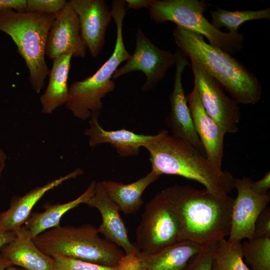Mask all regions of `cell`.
<instances>
[{
    "mask_svg": "<svg viewBox=\"0 0 270 270\" xmlns=\"http://www.w3.org/2000/svg\"><path fill=\"white\" fill-rule=\"evenodd\" d=\"M176 213L184 240L201 246L218 244L228 236L234 198L186 185L168 186L160 192Z\"/></svg>",
    "mask_w": 270,
    "mask_h": 270,
    "instance_id": "cell-1",
    "label": "cell"
},
{
    "mask_svg": "<svg viewBox=\"0 0 270 270\" xmlns=\"http://www.w3.org/2000/svg\"><path fill=\"white\" fill-rule=\"evenodd\" d=\"M150 154L152 170L160 175H175L194 180L218 196L234 188V178L216 168L200 151L165 129L153 135L144 146Z\"/></svg>",
    "mask_w": 270,
    "mask_h": 270,
    "instance_id": "cell-2",
    "label": "cell"
},
{
    "mask_svg": "<svg viewBox=\"0 0 270 270\" xmlns=\"http://www.w3.org/2000/svg\"><path fill=\"white\" fill-rule=\"evenodd\" d=\"M172 35L180 50L214 78L238 104H254L259 102L262 93L260 82L231 54L182 27L176 26Z\"/></svg>",
    "mask_w": 270,
    "mask_h": 270,
    "instance_id": "cell-3",
    "label": "cell"
},
{
    "mask_svg": "<svg viewBox=\"0 0 270 270\" xmlns=\"http://www.w3.org/2000/svg\"><path fill=\"white\" fill-rule=\"evenodd\" d=\"M56 18L52 13L0 11V30L10 36L24 59L29 82L36 94L45 86L50 70L45 60L48 36Z\"/></svg>",
    "mask_w": 270,
    "mask_h": 270,
    "instance_id": "cell-4",
    "label": "cell"
},
{
    "mask_svg": "<svg viewBox=\"0 0 270 270\" xmlns=\"http://www.w3.org/2000/svg\"><path fill=\"white\" fill-rule=\"evenodd\" d=\"M126 10L124 0L112 1L111 10L116 28L112 54L94 74L83 80L74 82L68 86L69 96L66 107L78 119L86 120L94 113H100L103 108L102 99L116 88L112 78L114 72L131 56L126 48L122 34L123 20Z\"/></svg>",
    "mask_w": 270,
    "mask_h": 270,
    "instance_id": "cell-5",
    "label": "cell"
},
{
    "mask_svg": "<svg viewBox=\"0 0 270 270\" xmlns=\"http://www.w3.org/2000/svg\"><path fill=\"white\" fill-rule=\"evenodd\" d=\"M90 224L58 226L33 238L37 247L50 256L59 255L101 266L115 267L124 255L118 246L99 236Z\"/></svg>",
    "mask_w": 270,
    "mask_h": 270,
    "instance_id": "cell-6",
    "label": "cell"
},
{
    "mask_svg": "<svg viewBox=\"0 0 270 270\" xmlns=\"http://www.w3.org/2000/svg\"><path fill=\"white\" fill-rule=\"evenodd\" d=\"M206 6L203 0H152L148 9L150 18L156 24L174 22L204 36L210 45L230 54L241 51L244 36L225 32L215 28L204 15Z\"/></svg>",
    "mask_w": 270,
    "mask_h": 270,
    "instance_id": "cell-7",
    "label": "cell"
},
{
    "mask_svg": "<svg viewBox=\"0 0 270 270\" xmlns=\"http://www.w3.org/2000/svg\"><path fill=\"white\" fill-rule=\"evenodd\" d=\"M136 235L140 255L154 254L184 240L178 218L160 192L146 204Z\"/></svg>",
    "mask_w": 270,
    "mask_h": 270,
    "instance_id": "cell-8",
    "label": "cell"
},
{
    "mask_svg": "<svg viewBox=\"0 0 270 270\" xmlns=\"http://www.w3.org/2000/svg\"><path fill=\"white\" fill-rule=\"evenodd\" d=\"M178 50L161 49L154 44L140 28L136 34V46L134 53L122 67L114 72L112 78L135 71H141L146 76V80L142 90L149 92L155 88L167 71L176 64Z\"/></svg>",
    "mask_w": 270,
    "mask_h": 270,
    "instance_id": "cell-9",
    "label": "cell"
},
{
    "mask_svg": "<svg viewBox=\"0 0 270 270\" xmlns=\"http://www.w3.org/2000/svg\"><path fill=\"white\" fill-rule=\"evenodd\" d=\"M200 100L206 112L226 133H235L240 119L238 104L227 96L220 84L196 62L190 65Z\"/></svg>",
    "mask_w": 270,
    "mask_h": 270,
    "instance_id": "cell-10",
    "label": "cell"
},
{
    "mask_svg": "<svg viewBox=\"0 0 270 270\" xmlns=\"http://www.w3.org/2000/svg\"><path fill=\"white\" fill-rule=\"evenodd\" d=\"M252 181L246 176L234 178V188L238 194L234 199L229 242L252 238L255 222L270 201L269 193L261 195L254 192L251 187Z\"/></svg>",
    "mask_w": 270,
    "mask_h": 270,
    "instance_id": "cell-11",
    "label": "cell"
},
{
    "mask_svg": "<svg viewBox=\"0 0 270 270\" xmlns=\"http://www.w3.org/2000/svg\"><path fill=\"white\" fill-rule=\"evenodd\" d=\"M87 47L82 37L78 15L69 2L58 14L48 32L46 55L54 60L62 54L84 58Z\"/></svg>",
    "mask_w": 270,
    "mask_h": 270,
    "instance_id": "cell-12",
    "label": "cell"
},
{
    "mask_svg": "<svg viewBox=\"0 0 270 270\" xmlns=\"http://www.w3.org/2000/svg\"><path fill=\"white\" fill-rule=\"evenodd\" d=\"M188 65L186 56L178 50L174 88L170 96V112L166 124L171 134L202 151L204 149L195 130L182 84V73Z\"/></svg>",
    "mask_w": 270,
    "mask_h": 270,
    "instance_id": "cell-13",
    "label": "cell"
},
{
    "mask_svg": "<svg viewBox=\"0 0 270 270\" xmlns=\"http://www.w3.org/2000/svg\"><path fill=\"white\" fill-rule=\"evenodd\" d=\"M76 13L87 50L93 58L102 52L107 28L112 19L111 10L104 0H71Z\"/></svg>",
    "mask_w": 270,
    "mask_h": 270,
    "instance_id": "cell-14",
    "label": "cell"
},
{
    "mask_svg": "<svg viewBox=\"0 0 270 270\" xmlns=\"http://www.w3.org/2000/svg\"><path fill=\"white\" fill-rule=\"evenodd\" d=\"M86 204L100 212L102 222L98 229L105 238L121 248L125 254L139 252L136 246L130 240L120 209L108 196L101 182H96L93 194Z\"/></svg>",
    "mask_w": 270,
    "mask_h": 270,
    "instance_id": "cell-15",
    "label": "cell"
},
{
    "mask_svg": "<svg viewBox=\"0 0 270 270\" xmlns=\"http://www.w3.org/2000/svg\"><path fill=\"white\" fill-rule=\"evenodd\" d=\"M186 98L198 136L206 156L214 165L222 169L225 132L206 112L194 86Z\"/></svg>",
    "mask_w": 270,
    "mask_h": 270,
    "instance_id": "cell-16",
    "label": "cell"
},
{
    "mask_svg": "<svg viewBox=\"0 0 270 270\" xmlns=\"http://www.w3.org/2000/svg\"><path fill=\"white\" fill-rule=\"evenodd\" d=\"M84 170L78 168L70 173L52 180L42 186L30 190L22 196H14L9 208L0 213V222L5 230L16 232L28 218L36 204L48 191L64 182L82 174Z\"/></svg>",
    "mask_w": 270,
    "mask_h": 270,
    "instance_id": "cell-17",
    "label": "cell"
},
{
    "mask_svg": "<svg viewBox=\"0 0 270 270\" xmlns=\"http://www.w3.org/2000/svg\"><path fill=\"white\" fill-rule=\"evenodd\" d=\"M100 113H94L89 121L90 128L84 134L89 138L91 148L103 144H110L116 149L121 157L137 156L142 147L150 141L153 135L137 134L132 131L122 128L114 130L104 129L99 124L98 118Z\"/></svg>",
    "mask_w": 270,
    "mask_h": 270,
    "instance_id": "cell-18",
    "label": "cell"
},
{
    "mask_svg": "<svg viewBox=\"0 0 270 270\" xmlns=\"http://www.w3.org/2000/svg\"><path fill=\"white\" fill-rule=\"evenodd\" d=\"M16 233V238L0 250L12 265L26 270H54V258L37 247L24 226Z\"/></svg>",
    "mask_w": 270,
    "mask_h": 270,
    "instance_id": "cell-19",
    "label": "cell"
},
{
    "mask_svg": "<svg viewBox=\"0 0 270 270\" xmlns=\"http://www.w3.org/2000/svg\"><path fill=\"white\" fill-rule=\"evenodd\" d=\"M202 246L182 240L154 254L138 256L140 270H183Z\"/></svg>",
    "mask_w": 270,
    "mask_h": 270,
    "instance_id": "cell-20",
    "label": "cell"
},
{
    "mask_svg": "<svg viewBox=\"0 0 270 270\" xmlns=\"http://www.w3.org/2000/svg\"><path fill=\"white\" fill-rule=\"evenodd\" d=\"M161 176L151 170L137 180L125 184L114 180H103L102 185L120 212L126 214L137 212L144 204L142 195L145 190Z\"/></svg>",
    "mask_w": 270,
    "mask_h": 270,
    "instance_id": "cell-21",
    "label": "cell"
},
{
    "mask_svg": "<svg viewBox=\"0 0 270 270\" xmlns=\"http://www.w3.org/2000/svg\"><path fill=\"white\" fill-rule=\"evenodd\" d=\"M72 57V54H68L53 60L48 84L40 97L43 114H50L67 102L69 96L68 80Z\"/></svg>",
    "mask_w": 270,
    "mask_h": 270,
    "instance_id": "cell-22",
    "label": "cell"
},
{
    "mask_svg": "<svg viewBox=\"0 0 270 270\" xmlns=\"http://www.w3.org/2000/svg\"><path fill=\"white\" fill-rule=\"evenodd\" d=\"M96 181L90 182L86 190L76 199L64 204H45L44 210L32 212L24 226L34 238L40 234L60 226L63 216L82 204H86L93 194Z\"/></svg>",
    "mask_w": 270,
    "mask_h": 270,
    "instance_id": "cell-23",
    "label": "cell"
},
{
    "mask_svg": "<svg viewBox=\"0 0 270 270\" xmlns=\"http://www.w3.org/2000/svg\"><path fill=\"white\" fill-rule=\"evenodd\" d=\"M212 24L216 28L225 27L232 34H238V29L243 23L252 20H270V8L258 10L230 11L218 8L210 12Z\"/></svg>",
    "mask_w": 270,
    "mask_h": 270,
    "instance_id": "cell-24",
    "label": "cell"
},
{
    "mask_svg": "<svg viewBox=\"0 0 270 270\" xmlns=\"http://www.w3.org/2000/svg\"><path fill=\"white\" fill-rule=\"evenodd\" d=\"M244 258L241 241L232 242L224 238L216 244L212 270H250Z\"/></svg>",
    "mask_w": 270,
    "mask_h": 270,
    "instance_id": "cell-25",
    "label": "cell"
},
{
    "mask_svg": "<svg viewBox=\"0 0 270 270\" xmlns=\"http://www.w3.org/2000/svg\"><path fill=\"white\" fill-rule=\"evenodd\" d=\"M242 247L252 270H270V237H254L242 242Z\"/></svg>",
    "mask_w": 270,
    "mask_h": 270,
    "instance_id": "cell-26",
    "label": "cell"
},
{
    "mask_svg": "<svg viewBox=\"0 0 270 270\" xmlns=\"http://www.w3.org/2000/svg\"><path fill=\"white\" fill-rule=\"evenodd\" d=\"M54 270H116V267L101 266L62 256H52Z\"/></svg>",
    "mask_w": 270,
    "mask_h": 270,
    "instance_id": "cell-27",
    "label": "cell"
},
{
    "mask_svg": "<svg viewBox=\"0 0 270 270\" xmlns=\"http://www.w3.org/2000/svg\"><path fill=\"white\" fill-rule=\"evenodd\" d=\"M216 244L202 246L183 270H212V258Z\"/></svg>",
    "mask_w": 270,
    "mask_h": 270,
    "instance_id": "cell-28",
    "label": "cell"
},
{
    "mask_svg": "<svg viewBox=\"0 0 270 270\" xmlns=\"http://www.w3.org/2000/svg\"><path fill=\"white\" fill-rule=\"evenodd\" d=\"M68 3L66 0H26V12L58 14Z\"/></svg>",
    "mask_w": 270,
    "mask_h": 270,
    "instance_id": "cell-29",
    "label": "cell"
},
{
    "mask_svg": "<svg viewBox=\"0 0 270 270\" xmlns=\"http://www.w3.org/2000/svg\"><path fill=\"white\" fill-rule=\"evenodd\" d=\"M270 237V209L266 206L258 217L254 226V238Z\"/></svg>",
    "mask_w": 270,
    "mask_h": 270,
    "instance_id": "cell-30",
    "label": "cell"
},
{
    "mask_svg": "<svg viewBox=\"0 0 270 270\" xmlns=\"http://www.w3.org/2000/svg\"><path fill=\"white\" fill-rule=\"evenodd\" d=\"M138 254H124L115 266L116 270H140V260Z\"/></svg>",
    "mask_w": 270,
    "mask_h": 270,
    "instance_id": "cell-31",
    "label": "cell"
},
{
    "mask_svg": "<svg viewBox=\"0 0 270 270\" xmlns=\"http://www.w3.org/2000/svg\"><path fill=\"white\" fill-rule=\"evenodd\" d=\"M251 187L254 192L258 194L264 195L268 194V190L270 188V171L259 180L256 182L252 181Z\"/></svg>",
    "mask_w": 270,
    "mask_h": 270,
    "instance_id": "cell-32",
    "label": "cell"
},
{
    "mask_svg": "<svg viewBox=\"0 0 270 270\" xmlns=\"http://www.w3.org/2000/svg\"><path fill=\"white\" fill-rule=\"evenodd\" d=\"M26 0H0V11L13 10L18 12H26Z\"/></svg>",
    "mask_w": 270,
    "mask_h": 270,
    "instance_id": "cell-33",
    "label": "cell"
},
{
    "mask_svg": "<svg viewBox=\"0 0 270 270\" xmlns=\"http://www.w3.org/2000/svg\"><path fill=\"white\" fill-rule=\"evenodd\" d=\"M16 236V232L5 230L0 222V250L4 246L12 242Z\"/></svg>",
    "mask_w": 270,
    "mask_h": 270,
    "instance_id": "cell-34",
    "label": "cell"
},
{
    "mask_svg": "<svg viewBox=\"0 0 270 270\" xmlns=\"http://www.w3.org/2000/svg\"><path fill=\"white\" fill-rule=\"evenodd\" d=\"M126 9H139L142 8H148L152 0H126Z\"/></svg>",
    "mask_w": 270,
    "mask_h": 270,
    "instance_id": "cell-35",
    "label": "cell"
},
{
    "mask_svg": "<svg viewBox=\"0 0 270 270\" xmlns=\"http://www.w3.org/2000/svg\"><path fill=\"white\" fill-rule=\"evenodd\" d=\"M6 155L4 152L0 149V179L2 172L6 166Z\"/></svg>",
    "mask_w": 270,
    "mask_h": 270,
    "instance_id": "cell-36",
    "label": "cell"
},
{
    "mask_svg": "<svg viewBox=\"0 0 270 270\" xmlns=\"http://www.w3.org/2000/svg\"><path fill=\"white\" fill-rule=\"evenodd\" d=\"M10 265L12 264L10 262L0 254V270H5Z\"/></svg>",
    "mask_w": 270,
    "mask_h": 270,
    "instance_id": "cell-37",
    "label": "cell"
},
{
    "mask_svg": "<svg viewBox=\"0 0 270 270\" xmlns=\"http://www.w3.org/2000/svg\"><path fill=\"white\" fill-rule=\"evenodd\" d=\"M5 270H26L18 266L10 265L8 266Z\"/></svg>",
    "mask_w": 270,
    "mask_h": 270,
    "instance_id": "cell-38",
    "label": "cell"
}]
</instances>
